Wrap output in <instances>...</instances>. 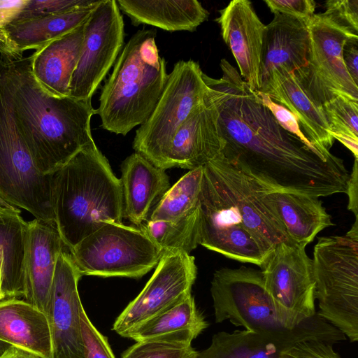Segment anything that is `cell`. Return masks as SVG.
I'll use <instances>...</instances> for the list:
<instances>
[{
    "label": "cell",
    "mask_w": 358,
    "mask_h": 358,
    "mask_svg": "<svg viewBox=\"0 0 358 358\" xmlns=\"http://www.w3.org/2000/svg\"><path fill=\"white\" fill-rule=\"evenodd\" d=\"M29 0H0V31L15 20Z\"/></svg>",
    "instance_id": "60d3db41"
},
{
    "label": "cell",
    "mask_w": 358,
    "mask_h": 358,
    "mask_svg": "<svg viewBox=\"0 0 358 358\" xmlns=\"http://www.w3.org/2000/svg\"><path fill=\"white\" fill-rule=\"evenodd\" d=\"M67 249L55 225L28 222L24 253V300L47 316L58 257Z\"/></svg>",
    "instance_id": "ac0fdd59"
},
{
    "label": "cell",
    "mask_w": 358,
    "mask_h": 358,
    "mask_svg": "<svg viewBox=\"0 0 358 358\" xmlns=\"http://www.w3.org/2000/svg\"><path fill=\"white\" fill-rule=\"evenodd\" d=\"M99 1L59 14L14 20L0 31V48L20 53L41 49L83 24Z\"/></svg>",
    "instance_id": "603a6c76"
},
{
    "label": "cell",
    "mask_w": 358,
    "mask_h": 358,
    "mask_svg": "<svg viewBox=\"0 0 358 358\" xmlns=\"http://www.w3.org/2000/svg\"><path fill=\"white\" fill-rule=\"evenodd\" d=\"M271 11L308 20L315 13V2L313 0H265Z\"/></svg>",
    "instance_id": "f35d334b"
},
{
    "label": "cell",
    "mask_w": 358,
    "mask_h": 358,
    "mask_svg": "<svg viewBox=\"0 0 358 358\" xmlns=\"http://www.w3.org/2000/svg\"><path fill=\"white\" fill-rule=\"evenodd\" d=\"M224 41L231 50L240 76L253 92L259 90V71L265 25L248 0H234L220 10Z\"/></svg>",
    "instance_id": "e0dca14e"
},
{
    "label": "cell",
    "mask_w": 358,
    "mask_h": 358,
    "mask_svg": "<svg viewBox=\"0 0 358 358\" xmlns=\"http://www.w3.org/2000/svg\"><path fill=\"white\" fill-rule=\"evenodd\" d=\"M196 277L193 256L182 250L164 252L144 288L117 317L113 330L123 336L180 301L191 294Z\"/></svg>",
    "instance_id": "4fadbf2b"
},
{
    "label": "cell",
    "mask_w": 358,
    "mask_h": 358,
    "mask_svg": "<svg viewBox=\"0 0 358 358\" xmlns=\"http://www.w3.org/2000/svg\"><path fill=\"white\" fill-rule=\"evenodd\" d=\"M116 1L134 25L148 24L168 31H194L209 15L196 0Z\"/></svg>",
    "instance_id": "484cf974"
},
{
    "label": "cell",
    "mask_w": 358,
    "mask_h": 358,
    "mask_svg": "<svg viewBox=\"0 0 358 358\" xmlns=\"http://www.w3.org/2000/svg\"><path fill=\"white\" fill-rule=\"evenodd\" d=\"M0 358H41L24 349L10 345L1 355Z\"/></svg>",
    "instance_id": "7bdbcfd3"
},
{
    "label": "cell",
    "mask_w": 358,
    "mask_h": 358,
    "mask_svg": "<svg viewBox=\"0 0 358 358\" xmlns=\"http://www.w3.org/2000/svg\"><path fill=\"white\" fill-rule=\"evenodd\" d=\"M10 346V344L0 340V355Z\"/></svg>",
    "instance_id": "bcb514c9"
},
{
    "label": "cell",
    "mask_w": 358,
    "mask_h": 358,
    "mask_svg": "<svg viewBox=\"0 0 358 358\" xmlns=\"http://www.w3.org/2000/svg\"><path fill=\"white\" fill-rule=\"evenodd\" d=\"M4 253L3 250H0V301L6 299L4 292L3 290V257Z\"/></svg>",
    "instance_id": "f6af8a7d"
},
{
    "label": "cell",
    "mask_w": 358,
    "mask_h": 358,
    "mask_svg": "<svg viewBox=\"0 0 358 358\" xmlns=\"http://www.w3.org/2000/svg\"><path fill=\"white\" fill-rule=\"evenodd\" d=\"M0 340L41 358H52L48 316L25 300L0 301Z\"/></svg>",
    "instance_id": "cb8c5ba5"
},
{
    "label": "cell",
    "mask_w": 358,
    "mask_h": 358,
    "mask_svg": "<svg viewBox=\"0 0 358 358\" xmlns=\"http://www.w3.org/2000/svg\"><path fill=\"white\" fill-rule=\"evenodd\" d=\"M203 171L199 245L261 267L278 244L292 242L278 216L264 200L265 184L221 153L203 165Z\"/></svg>",
    "instance_id": "7a4b0ae2"
},
{
    "label": "cell",
    "mask_w": 358,
    "mask_h": 358,
    "mask_svg": "<svg viewBox=\"0 0 358 358\" xmlns=\"http://www.w3.org/2000/svg\"><path fill=\"white\" fill-rule=\"evenodd\" d=\"M203 166L189 170L171 186L154 209L150 220H174L199 207Z\"/></svg>",
    "instance_id": "4dcf8cb0"
},
{
    "label": "cell",
    "mask_w": 358,
    "mask_h": 358,
    "mask_svg": "<svg viewBox=\"0 0 358 358\" xmlns=\"http://www.w3.org/2000/svg\"><path fill=\"white\" fill-rule=\"evenodd\" d=\"M28 222L20 215H0V250H3V290L6 299L24 298V253Z\"/></svg>",
    "instance_id": "83f0119b"
},
{
    "label": "cell",
    "mask_w": 358,
    "mask_h": 358,
    "mask_svg": "<svg viewBox=\"0 0 358 358\" xmlns=\"http://www.w3.org/2000/svg\"><path fill=\"white\" fill-rule=\"evenodd\" d=\"M259 91L294 114L303 134L317 150L326 157L334 156L329 150L335 139L322 108L316 106L310 99L293 73L282 68L273 70Z\"/></svg>",
    "instance_id": "ffe728a7"
},
{
    "label": "cell",
    "mask_w": 358,
    "mask_h": 358,
    "mask_svg": "<svg viewBox=\"0 0 358 358\" xmlns=\"http://www.w3.org/2000/svg\"><path fill=\"white\" fill-rule=\"evenodd\" d=\"M309 54L306 66L294 73L310 99L319 108L338 96L358 102V85L350 76L343 59V48L358 37L337 27L321 13L308 21Z\"/></svg>",
    "instance_id": "8fae6325"
},
{
    "label": "cell",
    "mask_w": 358,
    "mask_h": 358,
    "mask_svg": "<svg viewBox=\"0 0 358 358\" xmlns=\"http://www.w3.org/2000/svg\"><path fill=\"white\" fill-rule=\"evenodd\" d=\"M343 59L350 76L358 85V37L350 38L345 43Z\"/></svg>",
    "instance_id": "ab89813d"
},
{
    "label": "cell",
    "mask_w": 358,
    "mask_h": 358,
    "mask_svg": "<svg viewBox=\"0 0 358 358\" xmlns=\"http://www.w3.org/2000/svg\"><path fill=\"white\" fill-rule=\"evenodd\" d=\"M217 117V108L206 90L203 102L191 111L175 134L162 169L178 167L192 170L218 156L222 151V139Z\"/></svg>",
    "instance_id": "2e32d148"
},
{
    "label": "cell",
    "mask_w": 358,
    "mask_h": 358,
    "mask_svg": "<svg viewBox=\"0 0 358 358\" xmlns=\"http://www.w3.org/2000/svg\"><path fill=\"white\" fill-rule=\"evenodd\" d=\"M85 22L30 56L36 80L52 96H69L70 83L80 57Z\"/></svg>",
    "instance_id": "d4e9b609"
},
{
    "label": "cell",
    "mask_w": 358,
    "mask_h": 358,
    "mask_svg": "<svg viewBox=\"0 0 358 358\" xmlns=\"http://www.w3.org/2000/svg\"><path fill=\"white\" fill-rule=\"evenodd\" d=\"M331 343L319 340L304 341L295 343L281 352L284 358H341Z\"/></svg>",
    "instance_id": "74e56055"
},
{
    "label": "cell",
    "mask_w": 358,
    "mask_h": 358,
    "mask_svg": "<svg viewBox=\"0 0 358 358\" xmlns=\"http://www.w3.org/2000/svg\"><path fill=\"white\" fill-rule=\"evenodd\" d=\"M208 326L190 294L171 307L132 328L123 337L136 342L162 339L192 343Z\"/></svg>",
    "instance_id": "4316f807"
},
{
    "label": "cell",
    "mask_w": 358,
    "mask_h": 358,
    "mask_svg": "<svg viewBox=\"0 0 358 358\" xmlns=\"http://www.w3.org/2000/svg\"><path fill=\"white\" fill-rule=\"evenodd\" d=\"M191 343L155 339L136 342L122 358H197Z\"/></svg>",
    "instance_id": "d6a6232c"
},
{
    "label": "cell",
    "mask_w": 358,
    "mask_h": 358,
    "mask_svg": "<svg viewBox=\"0 0 358 358\" xmlns=\"http://www.w3.org/2000/svg\"><path fill=\"white\" fill-rule=\"evenodd\" d=\"M83 275L65 249L58 257L48 318L52 340V358H85L80 328L83 307L78 290Z\"/></svg>",
    "instance_id": "9a60e30c"
},
{
    "label": "cell",
    "mask_w": 358,
    "mask_h": 358,
    "mask_svg": "<svg viewBox=\"0 0 358 358\" xmlns=\"http://www.w3.org/2000/svg\"><path fill=\"white\" fill-rule=\"evenodd\" d=\"M264 200L275 212L291 241L301 247L324 229L334 226L318 197L266 185Z\"/></svg>",
    "instance_id": "7402d4cb"
},
{
    "label": "cell",
    "mask_w": 358,
    "mask_h": 358,
    "mask_svg": "<svg viewBox=\"0 0 358 358\" xmlns=\"http://www.w3.org/2000/svg\"><path fill=\"white\" fill-rule=\"evenodd\" d=\"M121 171L123 218L140 227L171 187L169 178L165 170L136 152L122 162Z\"/></svg>",
    "instance_id": "44dd1931"
},
{
    "label": "cell",
    "mask_w": 358,
    "mask_h": 358,
    "mask_svg": "<svg viewBox=\"0 0 358 358\" xmlns=\"http://www.w3.org/2000/svg\"><path fill=\"white\" fill-rule=\"evenodd\" d=\"M197 358H284L281 351L261 336L247 330L215 334L210 346Z\"/></svg>",
    "instance_id": "f1b7e54d"
},
{
    "label": "cell",
    "mask_w": 358,
    "mask_h": 358,
    "mask_svg": "<svg viewBox=\"0 0 358 358\" xmlns=\"http://www.w3.org/2000/svg\"><path fill=\"white\" fill-rule=\"evenodd\" d=\"M52 176L36 167L13 115L0 111V196L36 219L56 226Z\"/></svg>",
    "instance_id": "30bf717a"
},
{
    "label": "cell",
    "mask_w": 358,
    "mask_h": 358,
    "mask_svg": "<svg viewBox=\"0 0 358 358\" xmlns=\"http://www.w3.org/2000/svg\"><path fill=\"white\" fill-rule=\"evenodd\" d=\"M357 159H355L352 172L350 174L346 194L348 196V208L357 217L358 215V168Z\"/></svg>",
    "instance_id": "b9f144b4"
},
{
    "label": "cell",
    "mask_w": 358,
    "mask_h": 358,
    "mask_svg": "<svg viewBox=\"0 0 358 358\" xmlns=\"http://www.w3.org/2000/svg\"><path fill=\"white\" fill-rule=\"evenodd\" d=\"M222 76L203 73L206 94L215 106L221 154L267 186L310 196L345 193L350 173L343 159L328 157L287 132L227 59Z\"/></svg>",
    "instance_id": "6da1fadb"
},
{
    "label": "cell",
    "mask_w": 358,
    "mask_h": 358,
    "mask_svg": "<svg viewBox=\"0 0 358 358\" xmlns=\"http://www.w3.org/2000/svg\"><path fill=\"white\" fill-rule=\"evenodd\" d=\"M155 37L156 30H138L123 46L99 98L103 129L126 136L153 111L169 75Z\"/></svg>",
    "instance_id": "8992f818"
},
{
    "label": "cell",
    "mask_w": 358,
    "mask_h": 358,
    "mask_svg": "<svg viewBox=\"0 0 358 358\" xmlns=\"http://www.w3.org/2000/svg\"><path fill=\"white\" fill-rule=\"evenodd\" d=\"M255 93L259 101L269 109L282 128L296 136L308 147L317 149L303 134L296 118L292 112L285 107L273 101L266 94L260 91H257Z\"/></svg>",
    "instance_id": "8d00e7d4"
},
{
    "label": "cell",
    "mask_w": 358,
    "mask_h": 358,
    "mask_svg": "<svg viewBox=\"0 0 358 358\" xmlns=\"http://www.w3.org/2000/svg\"><path fill=\"white\" fill-rule=\"evenodd\" d=\"M21 210L0 196V215H20Z\"/></svg>",
    "instance_id": "ee69618b"
},
{
    "label": "cell",
    "mask_w": 358,
    "mask_h": 358,
    "mask_svg": "<svg viewBox=\"0 0 358 358\" xmlns=\"http://www.w3.org/2000/svg\"><path fill=\"white\" fill-rule=\"evenodd\" d=\"M308 20L276 13L272 21L265 25L259 71V90L273 70L282 68L296 73L306 66L310 45Z\"/></svg>",
    "instance_id": "d6986e66"
},
{
    "label": "cell",
    "mask_w": 358,
    "mask_h": 358,
    "mask_svg": "<svg viewBox=\"0 0 358 358\" xmlns=\"http://www.w3.org/2000/svg\"><path fill=\"white\" fill-rule=\"evenodd\" d=\"M80 328L85 358H115L107 338L91 322L83 306L80 310Z\"/></svg>",
    "instance_id": "e575fe53"
},
{
    "label": "cell",
    "mask_w": 358,
    "mask_h": 358,
    "mask_svg": "<svg viewBox=\"0 0 358 358\" xmlns=\"http://www.w3.org/2000/svg\"><path fill=\"white\" fill-rule=\"evenodd\" d=\"M52 199L56 227L69 250L105 223L122 222L120 179L94 142L52 173Z\"/></svg>",
    "instance_id": "5b68a950"
},
{
    "label": "cell",
    "mask_w": 358,
    "mask_h": 358,
    "mask_svg": "<svg viewBox=\"0 0 358 358\" xmlns=\"http://www.w3.org/2000/svg\"><path fill=\"white\" fill-rule=\"evenodd\" d=\"M321 108L334 138L348 148L358 159V102L338 96Z\"/></svg>",
    "instance_id": "1f68e13d"
},
{
    "label": "cell",
    "mask_w": 358,
    "mask_h": 358,
    "mask_svg": "<svg viewBox=\"0 0 358 358\" xmlns=\"http://www.w3.org/2000/svg\"><path fill=\"white\" fill-rule=\"evenodd\" d=\"M14 117L37 169L51 174L92 143V101L56 97L36 80L30 57L0 48Z\"/></svg>",
    "instance_id": "3957f363"
},
{
    "label": "cell",
    "mask_w": 358,
    "mask_h": 358,
    "mask_svg": "<svg viewBox=\"0 0 358 358\" xmlns=\"http://www.w3.org/2000/svg\"><path fill=\"white\" fill-rule=\"evenodd\" d=\"M139 227L164 252L182 250L189 254L199 245V207L181 218L149 220Z\"/></svg>",
    "instance_id": "f546056e"
},
{
    "label": "cell",
    "mask_w": 358,
    "mask_h": 358,
    "mask_svg": "<svg viewBox=\"0 0 358 358\" xmlns=\"http://www.w3.org/2000/svg\"><path fill=\"white\" fill-rule=\"evenodd\" d=\"M203 75L193 60L176 62L153 111L136 131L134 150L162 169L175 134L203 102L207 87Z\"/></svg>",
    "instance_id": "9c48e42d"
},
{
    "label": "cell",
    "mask_w": 358,
    "mask_h": 358,
    "mask_svg": "<svg viewBox=\"0 0 358 358\" xmlns=\"http://www.w3.org/2000/svg\"><path fill=\"white\" fill-rule=\"evenodd\" d=\"M357 223L345 236L318 238L312 259L317 313L352 342L358 340Z\"/></svg>",
    "instance_id": "52a82bcc"
},
{
    "label": "cell",
    "mask_w": 358,
    "mask_h": 358,
    "mask_svg": "<svg viewBox=\"0 0 358 358\" xmlns=\"http://www.w3.org/2000/svg\"><path fill=\"white\" fill-rule=\"evenodd\" d=\"M261 268L265 287L278 304L306 318L317 314L313 262L305 248L280 243Z\"/></svg>",
    "instance_id": "5bb4252c"
},
{
    "label": "cell",
    "mask_w": 358,
    "mask_h": 358,
    "mask_svg": "<svg viewBox=\"0 0 358 358\" xmlns=\"http://www.w3.org/2000/svg\"><path fill=\"white\" fill-rule=\"evenodd\" d=\"M327 20L350 34L358 36V0H329L325 1Z\"/></svg>",
    "instance_id": "836d02e7"
},
{
    "label": "cell",
    "mask_w": 358,
    "mask_h": 358,
    "mask_svg": "<svg viewBox=\"0 0 358 358\" xmlns=\"http://www.w3.org/2000/svg\"><path fill=\"white\" fill-rule=\"evenodd\" d=\"M124 25L115 0H99L85 22L69 96L91 101L124 46Z\"/></svg>",
    "instance_id": "7c38bea8"
},
{
    "label": "cell",
    "mask_w": 358,
    "mask_h": 358,
    "mask_svg": "<svg viewBox=\"0 0 358 358\" xmlns=\"http://www.w3.org/2000/svg\"><path fill=\"white\" fill-rule=\"evenodd\" d=\"M94 0H29L15 20L59 14L92 3Z\"/></svg>",
    "instance_id": "d590c367"
},
{
    "label": "cell",
    "mask_w": 358,
    "mask_h": 358,
    "mask_svg": "<svg viewBox=\"0 0 358 358\" xmlns=\"http://www.w3.org/2000/svg\"><path fill=\"white\" fill-rule=\"evenodd\" d=\"M210 293L217 323L229 320L281 352L304 341L334 344L346 339L317 313L306 318L278 304L265 287L262 271L243 266L220 268L213 274Z\"/></svg>",
    "instance_id": "277c9868"
},
{
    "label": "cell",
    "mask_w": 358,
    "mask_h": 358,
    "mask_svg": "<svg viewBox=\"0 0 358 358\" xmlns=\"http://www.w3.org/2000/svg\"><path fill=\"white\" fill-rule=\"evenodd\" d=\"M69 253L82 275L138 278L159 263L164 252L139 227L106 222Z\"/></svg>",
    "instance_id": "ba28073f"
}]
</instances>
